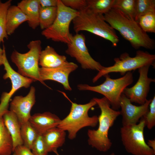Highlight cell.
I'll return each mask as SVG.
<instances>
[{
	"instance_id": "1",
	"label": "cell",
	"mask_w": 155,
	"mask_h": 155,
	"mask_svg": "<svg viewBox=\"0 0 155 155\" xmlns=\"http://www.w3.org/2000/svg\"><path fill=\"white\" fill-rule=\"evenodd\" d=\"M103 16L105 20L117 30L135 49L141 47L151 50L154 49V40L142 30L138 22L119 10L112 8Z\"/></svg>"
},
{
	"instance_id": "2",
	"label": "cell",
	"mask_w": 155,
	"mask_h": 155,
	"mask_svg": "<svg viewBox=\"0 0 155 155\" xmlns=\"http://www.w3.org/2000/svg\"><path fill=\"white\" fill-rule=\"evenodd\" d=\"M100 108L101 113L98 117L99 126L96 129H88L87 132L89 145L97 150L106 152L111 148L112 143L108 137L110 128L113 126L120 111L112 108L107 99L94 98Z\"/></svg>"
},
{
	"instance_id": "3",
	"label": "cell",
	"mask_w": 155,
	"mask_h": 155,
	"mask_svg": "<svg viewBox=\"0 0 155 155\" xmlns=\"http://www.w3.org/2000/svg\"><path fill=\"white\" fill-rule=\"evenodd\" d=\"M79 11L72 21L76 33L88 32L109 41L113 46H117L119 37L115 30L105 20L103 15L95 13L86 7Z\"/></svg>"
},
{
	"instance_id": "4",
	"label": "cell",
	"mask_w": 155,
	"mask_h": 155,
	"mask_svg": "<svg viewBox=\"0 0 155 155\" xmlns=\"http://www.w3.org/2000/svg\"><path fill=\"white\" fill-rule=\"evenodd\" d=\"M64 95L71 102L70 112L65 118L61 120L57 127L68 133V137L70 140L75 138L77 132L81 129L86 127H94L98 123V117L94 115L91 117L88 112L97 104L93 98L88 103L79 104L72 102L65 94Z\"/></svg>"
},
{
	"instance_id": "5",
	"label": "cell",
	"mask_w": 155,
	"mask_h": 155,
	"mask_svg": "<svg viewBox=\"0 0 155 155\" xmlns=\"http://www.w3.org/2000/svg\"><path fill=\"white\" fill-rule=\"evenodd\" d=\"M105 81L102 84L95 86L87 84H79L77 87L80 90H89L96 92L104 96L109 101L113 109L117 110L120 108V99L124 89L133 81L132 73H126L123 77L113 79L108 74L105 75Z\"/></svg>"
},
{
	"instance_id": "6",
	"label": "cell",
	"mask_w": 155,
	"mask_h": 155,
	"mask_svg": "<svg viewBox=\"0 0 155 155\" xmlns=\"http://www.w3.org/2000/svg\"><path fill=\"white\" fill-rule=\"evenodd\" d=\"M27 47L29 50L24 53L14 50L10 56L11 61L17 67L18 72L20 75L31 79L34 82L39 81L42 84L39 67L41 42L38 40H32L27 45Z\"/></svg>"
},
{
	"instance_id": "7",
	"label": "cell",
	"mask_w": 155,
	"mask_h": 155,
	"mask_svg": "<svg viewBox=\"0 0 155 155\" xmlns=\"http://www.w3.org/2000/svg\"><path fill=\"white\" fill-rule=\"evenodd\" d=\"M155 55L147 51L139 50L136 52L135 55L131 57L125 52L121 54L119 57L114 59V64L108 67H104L98 71L93 78L92 82L95 83L100 78L109 73H119L124 75L126 73L138 69L143 66L150 65L154 66Z\"/></svg>"
},
{
	"instance_id": "8",
	"label": "cell",
	"mask_w": 155,
	"mask_h": 155,
	"mask_svg": "<svg viewBox=\"0 0 155 155\" xmlns=\"http://www.w3.org/2000/svg\"><path fill=\"white\" fill-rule=\"evenodd\" d=\"M55 21L51 26L43 30L41 34L47 39L67 44L70 42L72 35L69 30L70 24L79 11L66 6L61 0H58Z\"/></svg>"
},
{
	"instance_id": "9",
	"label": "cell",
	"mask_w": 155,
	"mask_h": 155,
	"mask_svg": "<svg viewBox=\"0 0 155 155\" xmlns=\"http://www.w3.org/2000/svg\"><path fill=\"white\" fill-rule=\"evenodd\" d=\"M146 126L142 117L138 124L123 126L120 128L121 140L125 150L133 155H155V151L146 142L144 131Z\"/></svg>"
},
{
	"instance_id": "10",
	"label": "cell",
	"mask_w": 155,
	"mask_h": 155,
	"mask_svg": "<svg viewBox=\"0 0 155 155\" xmlns=\"http://www.w3.org/2000/svg\"><path fill=\"white\" fill-rule=\"evenodd\" d=\"M86 38L82 34L76 33L72 35L69 43L67 44L66 53L75 58L82 68L98 71L104 66L95 61L90 55L86 45Z\"/></svg>"
},
{
	"instance_id": "11",
	"label": "cell",
	"mask_w": 155,
	"mask_h": 155,
	"mask_svg": "<svg viewBox=\"0 0 155 155\" xmlns=\"http://www.w3.org/2000/svg\"><path fill=\"white\" fill-rule=\"evenodd\" d=\"M4 69L5 73L3 76L4 80L9 78L11 83V88L8 92H3L1 96L0 103V118L8 111L9 103L12 96L20 88H28L34 82L31 79L25 77L16 71L11 67L7 59L5 50L3 54Z\"/></svg>"
},
{
	"instance_id": "12",
	"label": "cell",
	"mask_w": 155,
	"mask_h": 155,
	"mask_svg": "<svg viewBox=\"0 0 155 155\" xmlns=\"http://www.w3.org/2000/svg\"><path fill=\"white\" fill-rule=\"evenodd\" d=\"M151 65H148L138 69L139 78L136 84L131 88H125L123 93L131 102L142 105L145 103L149 92L150 85L155 82L154 79L149 78L148 72Z\"/></svg>"
},
{
	"instance_id": "13",
	"label": "cell",
	"mask_w": 155,
	"mask_h": 155,
	"mask_svg": "<svg viewBox=\"0 0 155 155\" xmlns=\"http://www.w3.org/2000/svg\"><path fill=\"white\" fill-rule=\"evenodd\" d=\"M151 100H147L144 104L136 106L132 104L129 99L122 93L119 102L122 125L137 124L148 111Z\"/></svg>"
},
{
	"instance_id": "14",
	"label": "cell",
	"mask_w": 155,
	"mask_h": 155,
	"mask_svg": "<svg viewBox=\"0 0 155 155\" xmlns=\"http://www.w3.org/2000/svg\"><path fill=\"white\" fill-rule=\"evenodd\" d=\"M78 65L74 63L67 61L63 65L54 68H39V74L42 84L46 80H52L62 84L64 89L71 91L72 88L69 85V76L70 74L76 70Z\"/></svg>"
},
{
	"instance_id": "15",
	"label": "cell",
	"mask_w": 155,
	"mask_h": 155,
	"mask_svg": "<svg viewBox=\"0 0 155 155\" xmlns=\"http://www.w3.org/2000/svg\"><path fill=\"white\" fill-rule=\"evenodd\" d=\"M35 102V89L32 86L26 96H15L10 102V111L16 115L21 126L29 121L31 110Z\"/></svg>"
},
{
	"instance_id": "16",
	"label": "cell",
	"mask_w": 155,
	"mask_h": 155,
	"mask_svg": "<svg viewBox=\"0 0 155 155\" xmlns=\"http://www.w3.org/2000/svg\"><path fill=\"white\" fill-rule=\"evenodd\" d=\"M61 120L56 115L46 112L34 114L28 121L38 134L42 135L48 130L57 127Z\"/></svg>"
},
{
	"instance_id": "17",
	"label": "cell",
	"mask_w": 155,
	"mask_h": 155,
	"mask_svg": "<svg viewBox=\"0 0 155 155\" xmlns=\"http://www.w3.org/2000/svg\"><path fill=\"white\" fill-rule=\"evenodd\" d=\"M28 19L29 26L33 29L39 26V13L40 6L38 0H22L17 4Z\"/></svg>"
},
{
	"instance_id": "18",
	"label": "cell",
	"mask_w": 155,
	"mask_h": 155,
	"mask_svg": "<svg viewBox=\"0 0 155 155\" xmlns=\"http://www.w3.org/2000/svg\"><path fill=\"white\" fill-rule=\"evenodd\" d=\"M67 61L65 56L59 55L53 47L47 46L41 52L39 65L42 67L52 68L59 66Z\"/></svg>"
},
{
	"instance_id": "19",
	"label": "cell",
	"mask_w": 155,
	"mask_h": 155,
	"mask_svg": "<svg viewBox=\"0 0 155 155\" xmlns=\"http://www.w3.org/2000/svg\"><path fill=\"white\" fill-rule=\"evenodd\" d=\"M3 118L5 125L11 137L13 150L17 146L23 145L21 136V125L16 115L10 110L4 114Z\"/></svg>"
},
{
	"instance_id": "20",
	"label": "cell",
	"mask_w": 155,
	"mask_h": 155,
	"mask_svg": "<svg viewBox=\"0 0 155 155\" xmlns=\"http://www.w3.org/2000/svg\"><path fill=\"white\" fill-rule=\"evenodd\" d=\"M65 131L56 127L48 130L42 135L48 152L55 153L58 148L63 146L65 141Z\"/></svg>"
},
{
	"instance_id": "21",
	"label": "cell",
	"mask_w": 155,
	"mask_h": 155,
	"mask_svg": "<svg viewBox=\"0 0 155 155\" xmlns=\"http://www.w3.org/2000/svg\"><path fill=\"white\" fill-rule=\"evenodd\" d=\"M28 20L27 16L17 5H11L7 14L6 31L8 35H12L21 24Z\"/></svg>"
},
{
	"instance_id": "22",
	"label": "cell",
	"mask_w": 155,
	"mask_h": 155,
	"mask_svg": "<svg viewBox=\"0 0 155 155\" xmlns=\"http://www.w3.org/2000/svg\"><path fill=\"white\" fill-rule=\"evenodd\" d=\"M13 150L11 137L2 117L0 118V155H10Z\"/></svg>"
},
{
	"instance_id": "23",
	"label": "cell",
	"mask_w": 155,
	"mask_h": 155,
	"mask_svg": "<svg viewBox=\"0 0 155 155\" xmlns=\"http://www.w3.org/2000/svg\"><path fill=\"white\" fill-rule=\"evenodd\" d=\"M57 9V7H40L39 13V26L44 30L51 26L56 18Z\"/></svg>"
},
{
	"instance_id": "24",
	"label": "cell",
	"mask_w": 155,
	"mask_h": 155,
	"mask_svg": "<svg viewBox=\"0 0 155 155\" xmlns=\"http://www.w3.org/2000/svg\"><path fill=\"white\" fill-rule=\"evenodd\" d=\"M115 0H87L86 7L92 11L104 15L111 9Z\"/></svg>"
},
{
	"instance_id": "25",
	"label": "cell",
	"mask_w": 155,
	"mask_h": 155,
	"mask_svg": "<svg viewBox=\"0 0 155 155\" xmlns=\"http://www.w3.org/2000/svg\"><path fill=\"white\" fill-rule=\"evenodd\" d=\"M20 131L23 145L31 150L39 134L29 121L21 125Z\"/></svg>"
},
{
	"instance_id": "26",
	"label": "cell",
	"mask_w": 155,
	"mask_h": 155,
	"mask_svg": "<svg viewBox=\"0 0 155 155\" xmlns=\"http://www.w3.org/2000/svg\"><path fill=\"white\" fill-rule=\"evenodd\" d=\"M11 2L8 0L3 3L0 0V44L4 39H8L9 38L6 31L7 14Z\"/></svg>"
},
{
	"instance_id": "27",
	"label": "cell",
	"mask_w": 155,
	"mask_h": 155,
	"mask_svg": "<svg viewBox=\"0 0 155 155\" xmlns=\"http://www.w3.org/2000/svg\"><path fill=\"white\" fill-rule=\"evenodd\" d=\"M155 11V0H136L134 20L138 22L139 18L142 15Z\"/></svg>"
},
{
	"instance_id": "28",
	"label": "cell",
	"mask_w": 155,
	"mask_h": 155,
	"mask_svg": "<svg viewBox=\"0 0 155 155\" xmlns=\"http://www.w3.org/2000/svg\"><path fill=\"white\" fill-rule=\"evenodd\" d=\"M136 0H115L112 8L118 9L134 20Z\"/></svg>"
},
{
	"instance_id": "29",
	"label": "cell",
	"mask_w": 155,
	"mask_h": 155,
	"mask_svg": "<svg viewBox=\"0 0 155 155\" xmlns=\"http://www.w3.org/2000/svg\"><path fill=\"white\" fill-rule=\"evenodd\" d=\"M138 23L146 32L155 33V11L142 15L139 18Z\"/></svg>"
},
{
	"instance_id": "30",
	"label": "cell",
	"mask_w": 155,
	"mask_h": 155,
	"mask_svg": "<svg viewBox=\"0 0 155 155\" xmlns=\"http://www.w3.org/2000/svg\"><path fill=\"white\" fill-rule=\"evenodd\" d=\"M144 119L146 126L149 129H152L155 125V96L149 104V109L142 117Z\"/></svg>"
},
{
	"instance_id": "31",
	"label": "cell",
	"mask_w": 155,
	"mask_h": 155,
	"mask_svg": "<svg viewBox=\"0 0 155 155\" xmlns=\"http://www.w3.org/2000/svg\"><path fill=\"white\" fill-rule=\"evenodd\" d=\"M31 150L34 155H48V152L42 135H38Z\"/></svg>"
},
{
	"instance_id": "32",
	"label": "cell",
	"mask_w": 155,
	"mask_h": 155,
	"mask_svg": "<svg viewBox=\"0 0 155 155\" xmlns=\"http://www.w3.org/2000/svg\"><path fill=\"white\" fill-rule=\"evenodd\" d=\"M66 6L79 11L86 7L85 0H61Z\"/></svg>"
},
{
	"instance_id": "33",
	"label": "cell",
	"mask_w": 155,
	"mask_h": 155,
	"mask_svg": "<svg viewBox=\"0 0 155 155\" xmlns=\"http://www.w3.org/2000/svg\"><path fill=\"white\" fill-rule=\"evenodd\" d=\"M13 152V155H34L30 149L24 145L17 146Z\"/></svg>"
},
{
	"instance_id": "34",
	"label": "cell",
	"mask_w": 155,
	"mask_h": 155,
	"mask_svg": "<svg viewBox=\"0 0 155 155\" xmlns=\"http://www.w3.org/2000/svg\"><path fill=\"white\" fill-rule=\"evenodd\" d=\"M40 7H57L58 0H38Z\"/></svg>"
},
{
	"instance_id": "35",
	"label": "cell",
	"mask_w": 155,
	"mask_h": 155,
	"mask_svg": "<svg viewBox=\"0 0 155 155\" xmlns=\"http://www.w3.org/2000/svg\"><path fill=\"white\" fill-rule=\"evenodd\" d=\"M5 48L4 44L3 45V48H1L0 46V66L3 65V54L4 50Z\"/></svg>"
},
{
	"instance_id": "36",
	"label": "cell",
	"mask_w": 155,
	"mask_h": 155,
	"mask_svg": "<svg viewBox=\"0 0 155 155\" xmlns=\"http://www.w3.org/2000/svg\"><path fill=\"white\" fill-rule=\"evenodd\" d=\"M147 144L149 147L155 151V139L149 140Z\"/></svg>"
},
{
	"instance_id": "37",
	"label": "cell",
	"mask_w": 155,
	"mask_h": 155,
	"mask_svg": "<svg viewBox=\"0 0 155 155\" xmlns=\"http://www.w3.org/2000/svg\"><path fill=\"white\" fill-rule=\"evenodd\" d=\"M57 155H60L57 152V151L56 152H55V153ZM108 155H115V153H111V154Z\"/></svg>"
}]
</instances>
